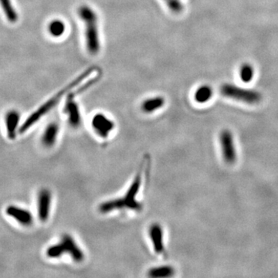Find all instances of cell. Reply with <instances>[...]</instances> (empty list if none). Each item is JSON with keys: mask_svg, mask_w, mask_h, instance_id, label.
Returning a JSON list of instances; mask_svg holds the SVG:
<instances>
[{"mask_svg": "<svg viewBox=\"0 0 278 278\" xmlns=\"http://www.w3.org/2000/svg\"><path fill=\"white\" fill-rule=\"evenodd\" d=\"M145 166L142 164L136 175L134 177L131 185L129 186L126 193L120 197L108 199L101 203L98 207L99 212L102 214H107L115 211H133L141 212L143 210V204L138 200V194L140 192L143 182Z\"/></svg>", "mask_w": 278, "mask_h": 278, "instance_id": "6da1fadb", "label": "cell"}, {"mask_svg": "<svg viewBox=\"0 0 278 278\" xmlns=\"http://www.w3.org/2000/svg\"><path fill=\"white\" fill-rule=\"evenodd\" d=\"M94 67H90L88 70H85L81 75L78 76V78L72 81L71 83L66 85L64 88L60 90L59 92H57L50 99L48 100L47 102L41 105L39 108L37 109L34 112L32 113L19 129V134H23V133L26 132L37 122H39L43 117L45 116L48 112H50L52 109L54 108L56 105L59 103L61 98H63L65 94H67L72 89L74 88L77 85L81 84V82H82L85 78H87L92 72H94Z\"/></svg>", "mask_w": 278, "mask_h": 278, "instance_id": "7a4b0ae2", "label": "cell"}, {"mask_svg": "<svg viewBox=\"0 0 278 278\" xmlns=\"http://www.w3.org/2000/svg\"><path fill=\"white\" fill-rule=\"evenodd\" d=\"M78 13L81 21L85 23V43L87 51L93 55L97 54L101 50L97 13L87 5L80 6Z\"/></svg>", "mask_w": 278, "mask_h": 278, "instance_id": "3957f363", "label": "cell"}, {"mask_svg": "<svg viewBox=\"0 0 278 278\" xmlns=\"http://www.w3.org/2000/svg\"><path fill=\"white\" fill-rule=\"evenodd\" d=\"M220 93L226 98H232L250 105L259 103L262 99V95L258 91L242 88L231 84L222 85Z\"/></svg>", "mask_w": 278, "mask_h": 278, "instance_id": "277c9868", "label": "cell"}, {"mask_svg": "<svg viewBox=\"0 0 278 278\" xmlns=\"http://www.w3.org/2000/svg\"><path fill=\"white\" fill-rule=\"evenodd\" d=\"M58 243L63 256L68 255L74 263H81L85 260V252L70 234H64Z\"/></svg>", "mask_w": 278, "mask_h": 278, "instance_id": "5b68a950", "label": "cell"}, {"mask_svg": "<svg viewBox=\"0 0 278 278\" xmlns=\"http://www.w3.org/2000/svg\"><path fill=\"white\" fill-rule=\"evenodd\" d=\"M79 93L78 90L69 93L64 105V113L69 125L74 128H78L82 124V116L79 105L75 101V97Z\"/></svg>", "mask_w": 278, "mask_h": 278, "instance_id": "8992f818", "label": "cell"}, {"mask_svg": "<svg viewBox=\"0 0 278 278\" xmlns=\"http://www.w3.org/2000/svg\"><path fill=\"white\" fill-rule=\"evenodd\" d=\"M91 127L99 138L107 139L114 131L115 123L103 113H98L91 119Z\"/></svg>", "mask_w": 278, "mask_h": 278, "instance_id": "52a82bcc", "label": "cell"}, {"mask_svg": "<svg viewBox=\"0 0 278 278\" xmlns=\"http://www.w3.org/2000/svg\"><path fill=\"white\" fill-rule=\"evenodd\" d=\"M53 195L50 190L42 189L37 196V213L38 217L42 223L47 221L51 213Z\"/></svg>", "mask_w": 278, "mask_h": 278, "instance_id": "ba28073f", "label": "cell"}, {"mask_svg": "<svg viewBox=\"0 0 278 278\" xmlns=\"http://www.w3.org/2000/svg\"><path fill=\"white\" fill-rule=\"evenodd\" d=\"M219 142L225 162L231 165L235 163L236 161V151L231 131L229 130L222 131L219 135Z\"/></svg>", "mask_w": 278, "mask_h": 278, "instance_id": "9c48e42d", "label": "cell"}, {"mask_svg": "<svg viewBox=\"0 0 278 278\" xmlns=\"http://www.w3.org/2000/svg\"><path fill=\"white\" fill-rule=\"evenodd\" d=\"M165 234L162 225L154 223L149 229V236L152 246L153 251L158 255H163L166 253Z\"/></svg>", "mask_w": 278, "mask_h": 278, "instance_id": "30bf717a", "label": "cell"}, {"mask_svg": "<svg viewBox=\"0 0 278 278\" xmlns=\"http://www.w3.org/2000/svg\"><path fill=\"white\" fill-rule=\"evenodd\" d=\"M6 214L22 227H30L33 225L34 220L33 214L30 210L15 205L9 206L6 209Z\"/></svg>", "mask_w": 278, "mask_h": 278, "instance_id": "8fae6325", "label": "cell"}, {"mask_svg": "<svg viewBox=\"0 0 278 278\" xmlns=\"http://www.w3.org/2000/svg\"><path fill=\"white\" fill-rule=\"evenodd\" d=\"M60 128L58 124L52 122L49 124L43 132L41 143L46 148H51L55 145L59 135Z\"/></svg>", "mask_w": 278, "mask_h": 278, "instance_id": "7c38bea8", "label": "cell"}, {"mask_svg": "<svg viewBox=\"0 0 278 278\" xmlns=\"http://www.w3.org/2000/svg\"><path fill=\"white\" fill-rule=\"evenodd\" d=\"M21 116L17 111H9L6 114L5 123H6L7 137L10 140H14L17 138V131L19 132V124Z\"/></svg>", "mask_w": 278, "mask_h": 278, "instance_id": "4fadbf2b", "label": "cell"}, {"mask_svg": "<svg viewBox=\"0 0 278 278\" xmlns=\"http://www.w3.org/2000/svg\"><path fill=\"white\" fill-rule=\"evenodd\" d=\"M165 102L164 98L160 96L148 98L142 102V111L146 114H152L162 108L164 106Z\"/></svg>", "mask_w": 278, "mask_h": 278, "instance_id": "5bb4252c", "label": "cell"}, {"mask_svg": "<svg viewBox=\"0 0 278 278\" xmlns=\"http://www.w3.org/2000/svg\"><path fill=\"white\" fill-rule=\"evenodd\" d=\"M175 275V269L170 265L151 267L148 271V276L151 278H171Z\"/></svg>", "mask_w": 278, "mask_h": 278, "instance_id": "9a60e30c", "label": "cell"}, {"mask_svg": "<svg viewBox=\"0 0 278 278\" xmlns=\"http://www.w3.org/2000/svg\"><path fill=\"white\" fill-rule=\"evenodd\" d=\"M213 89L208 85H203L196 90L195 93V102L203 104L210 101L212 98Z\"/></svg>", "mask_w": 278, "mask_h": 278, "instance_id": "2e32d148", "label": "cell"}, {"mask_svg": "<svg viewBox=\"0 0 278 278\" xmlns=\"http://www.w3.org/2000/svg\"><path fill=\"white\" fill-rule=\"evenodd\" d=\"M0 5L8 21L11 22H16L18 17H17V12L13 8L11 1L10 0H0Z\"/></svg>", "mask_w": 278, "mask_h": 278, "instance_id": "e0dca14e", "label": "cell"}, {"mask_svg": "<svg viewBox=\"0 0 278 278\" xmlns=\"http://www.w3.org/2000/svg\"><path fill=\"white\" fill-rule=\"evenodd\" d=\"M65 30H66L65 23L60 20L52 21L48 26V31L50 33V35L54 37H60L63 36Z\"/></svg>", "mask_w": 278, "mask_h": 278, "instance_id": "ac0fdd59", "label": "cell"}, {"mask_svg": "<svg viewBox=\"0 0 278 278\" xmlns=\"http://www.w3.org/2000/svg\"><path fill=\"white\" fill-rule=\"evenodd\" d=\"M255 75V70L250 64H243L239 69V77L244 83L251 82Z\"/></svg>", "mask_w": 278, "mask_h": 278, "instance_id": "d6986e66", "label": "cell"}, {"mask_svg": "<svg viewBox=\"0 0 278 278\" xmlns=\"http://www.w3.org/2000/svg\"><path fill=\"white\" fill-rule=\"evenodd\" d=\"M165 2L167 5V7L172 13H176V14L180 13L184 9L183 2H181V0H165Z\"/></svg>", "mask_w": 278, "mask_h": 278, "instance_id": "ffe728a7", "label": "cell"}]
</instances>
